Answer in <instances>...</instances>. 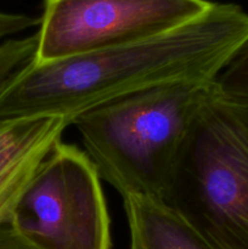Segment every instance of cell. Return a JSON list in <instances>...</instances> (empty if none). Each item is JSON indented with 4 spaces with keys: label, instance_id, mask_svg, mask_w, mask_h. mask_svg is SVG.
<instances>
[{
    "label": "cell",
    "instance_id": "6da1fadb",
    "mask_svg": "<svg viewBox=\"0 0 248 249\" xmlns=\"http://www.w3.org/2000/svg\"><path fill=\"white\" fill-rule=\"evenodd\" d=\"M248 40V12L212 2L192 21L147 40L34 63L0 97V122L61 117L68 123L113 100L175 83H213Z\"/></svg>",
    "mask_w": 248,
    "mask_h": 249
},
{
    "label": "cell",
    "instance_id": "7a4b0ae2",
    "mask_svg": "<svg viewBox=\"0 0 248 249\" xmlns=\"http://www.w3.org/2000/svg\"><path fill=\"white\" fill-rule=\"evenodd\" d=\"M213 83H175L135 92L78 116L84 152L101 180L128 196L164 203L190 130Z\"/></svg>",
    "mask_w": 248,
    "mask_h": 249
},
{
    "label": "cell",
    "instance_id": "3957f363",
    "mask_svg": "<svg viewBox=\"0 0 248 249\" xmlns=\"http://www.w3.org/2000/svg\"><path fill=\"white\" fill-rule=\"evenodd\" d=\"M165 204L213 249H248V107L213 91L190 130Z\"/></svg>",
    "mask_w": 248,
    "mask_h": 249
},
{
    "label": "cell",
    "instance_id": "277c9868",
    "mask_svg": "<svg viewBox=\"0 0 248 249\" xmlns=\"http://www.w3.org/2000/svg\"><path fill=\"white\" fill-rule=\"evenodd\" d=\"M10 224L36 249H111L101 178L87 153L61 141L24 189Z\"/></svg>",
    "mask_w": 248,
    "mask_h": 249
},
{
    "label": "cell",
    "instance_id": "5b68a950",
    "mask_svg": "<svg viewBox=\"0 0 248 249\" xmlns=\"http://www.w3.org/2000/svg\"><path fill=\"white\" fill-rule=\"evenodd\" d=\"M208 0H45L35 63L147 40L203 14Z\"/></svg>",
    "mask_w": 248,
    "mask_h": 249
},
{
    "label": "cell",
    "instance_id": "8992f818",
    "mask_svg": "<svg viewBox=\"0 0 248 249\" xmlns=\"http://www.w3.org/2000/svg\"><path fill=\"white\" fill-rule=\"evenodd\" d=\"M68 125L61 117L0 122V225L10 221L24 189Z\"/></svg>",
    "mask_w": 248,
    "mask_h": 249
},
{
    "label": "cell",
    "instance_id": "52a82bcc",
    "mask_svg": "<svg viewBox=\"0 0 248 249\" xmlns=\"http://www.w3.org/2000/svg\"><path fill=\"white\" fill-rule=\"evenodd\" d=\"M129 249H213L168 204L152 198L123 197Z\"/></svg>",
    "mask_w": 248,
    "mask_h": 249
},
{
    "label": "cell",
    "instance_id": "ba28073f",
    "mask_svg": "<svg viewBox=\"0 0 248 249\" xmlns=\"http://www.w3.org/2000/svg\"><path fill=\"white\" fill-rule=\"evenodd\" d=\"M38 34L7 39L0 44V97L28 68L35 63Z\"/></svg>",
    "mask_w": 248,
    "mask_h": 249
},
{
    "label": "cell",
    "instance_id": "9c48e42d",
    "mask_svg": "<svg viewBox=\"0 0 248 249\" xmlns=\"http://www.w3.org/2000/svg\"><path fill=\"white\" fill-rule=\"evenodd\" d=\"M214 87L223 97L248 107V40L219 73Z\"/></svg>",
    "mask_w": 248,
    "mask_h": 249
},
{
    "label": "cell",
    "instance_id": "30bf717a",
    "mask_svg": "<svg viewBox=\"0 0 248 249\" xmlns=\"http://www.w3.org/2000/svg\"><path fill=\"white\" fill-rule=\"evenodd\" d=\"M39 23L40 18L27 16V15L0 11V39L23 32L32 27L38 26Z\"/></svg>",
    "mask_w": 248,
    "mask_h": 249
},
{
    "label": "cell",
    "instance_id": "8fae6325",
    "mask_svg": "<svg viewBox=\"0 0 248 249\" xmlns=\"http://www.w3.org/2000/svg\"><path fill=\"white\" fill-rule=\"evenodd\" d=\"M0 249H36L27 242L10 224V221L0 225Z\"/></svg>",
    "mask_w": 248,
    "mask_h": 249
}]
</instances>
